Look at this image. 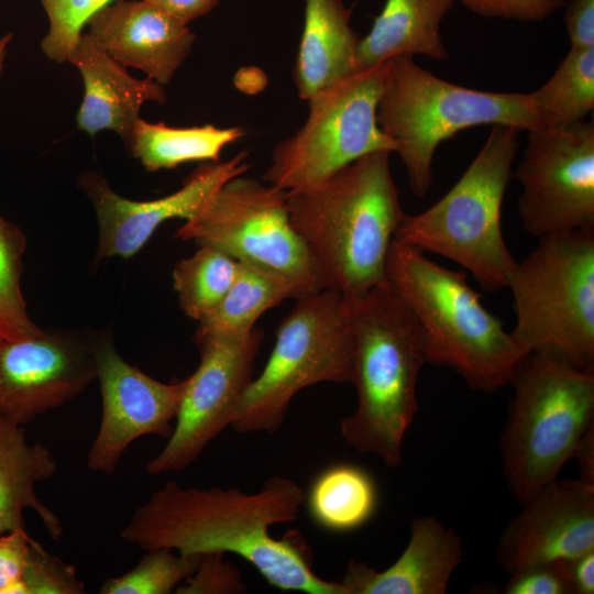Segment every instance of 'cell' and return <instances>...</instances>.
Returning <instances> with one entry per match:
<instances>
[{
    "label": "cell",
    "instance_id": "cell-1",
    "mask_svg": "<svg viewBox=\"0 0 594 594\" xmlns=\"http://www.w3.org/2000/svg\"><path fill=\"white\" fill-rule=\"evenodd\" d=\"M305 493L295 481L280 475L266 479L255 493L238 487H183L169 481L134 510L120 537L144 551L233 553L282 591L346 594L340 581L315 573L311 552L299 532L289 531L282 539L270 534L272 526L297 518Z\"/></svg>",
    "mask_w": 594,
    "mask_h": 594
},
{
    "label": "cell",
    "instance_id": "cell-2",
    "mask_svg": "<svg viewBox=\"0 0 594 594\" xmlns=\"http://www.w3.org/2000/svg\"><path fill=\"white\" fill-rule=\"evenodd\" d=\"M388 151L369 153L324 180L287 191V206L320 279L354 299L387 284L386 260L405 212Z\"/></svg>",
    "mask_w": 594,
    "mask_h": 594
},
{
    "label": "cell",
    "instance_id": "cell-3",
    "mask_svg": "<svg viewBox=\"0 0 594 594\" xmlns=\"http://www.w3.org/2000/svg\"><path fill=\"white\" fill-rule=\"evenodd\" d=\"M352 326L356 407L342 419L340 433L356 451L398 468L418 410V375L427 363L422 337L388 284L352 299Z\"/></svg>",
    "mask_w": 594,
    "mask_h": 594
},
{
    "label": "cell",
    "instance_id": "cell-4",
    "mask_svg": "<svg viewBox=\"0 0 594 594\" xmlns=\"http://www.w3.org/2000/svg\"><path fill=\"white\" fill-rule=\"evenodd\" d=\"M386 280L418 324L427 363L453 370L475 391L493 392L509 383L522 355L464 272L394 239Z\"/></svg>",
    "mask_w": 594,
    "mask_h": 594
},
{
    "label": "cell",
    "instance_id": "cell-5",
    "mask_svg": "<svg viewBox=\"0 0 594 594\" xmlns=\"http://www.w3.org/2000/svg\"><path fill=\"white\" fill-rule=\"evenodd\" d=\"M376 121L394 145L413 194L424 197L433 180L438 146L460 131L508 125L530 131L541 125L530 92H492L443 80L413 57L387 62Z\"/></svg>",
    "mask_w": 594,
    "mask_h": 594
},
{
    "label": "cell",
    "instance_id": "cell-6",
    "mask_svg": "<svg viewBox=\"0 0 594 594\" xmlns=\"http://www.w3.org/2000/svg\"><path fill=\"white\" fill-rule=\"evenodd\" d=\"M520 130L492 125L483 146L453 187L418 215L405 213L395 240L449 258L487 292L506 288L517 261L502 230Z\"/></svg>",
    "mask_w": 594,
    "mask_h": 594
},
{
    "label": "cell",
    "instance_id": "cell-7",
    "mask_svg": "<svg viewBox=\"0 0 594 594\" xmlns=\"http://www.w3.org/2000/svg\"><path fill=\"white\" fill-rule=\"evenodd\" d=\"M508 384L514 395L499 450L507 486L521 504L558 477L594 425V372L526 354Z\"/></svg>",
    "mask_w": 594,
    "mask_h": 594
},
{
    "label": "cell",
    "instance_id": "cell-8",
    "mask_svg": "<svg viewBox=\"0 0 594 594\" xmlns=\"http://www.w3.org/2000/svg\"><path fill=\"white\" fill-rule=\"evenodd\" d=\"M512 339L521 355L546 354L594 372V230L550 234L510 273Z\"/></svg>",
    "mask_w": 594,
    "mask_h": 594
},
{
    "label": "cell",
    "instance_id": "cell-9",
    "mask_svg": "<svg viewBox=\"0 0 594 594\" xmlns=\"http://www.w3.org/2000/svg\"><path fill=\"white\" fill-rule=\"evenodd\" d=\"M353 353L352 299L330 289L298 298L231 427L240 433L273 435L301 389L321 382L351 383Z\"/></svg>",
    "mask_w": 594,
    "mask_h": 594
},
{
    "label": "cell",
    "instance_id": "cell-10",
    "mask_svg": "<svg viewBox=\"0 0 594 594\" xmlns=\"http://www.w3.org/2000/svg\"><path fill=\"white\" fill-rule=\"evenodd\" d=\"M387 62L309 98L307 120L273 150L263 182L285 191L298 190L324 180L369 153H394L393 141L376 121Z\"/></svg>",
    "mask_w": 594,
    "mask_h": 594
},
{
    "label": "cell",
    "instance_id": "cell-11",
    "mask_svg": "<svg viewBox=\"0 0 594 594\" xmlns=\"http://www.w3.org/2000/svg\"><path fill=\"white\" fill-rule=\"evenodd\" d=\"M175 237L274 270L292 279L302 296L322 289L292 224L287 191L265 182L242 175L231 178Z\"/></svg>",
    "mask_w": 594,
    "mask_h": 594
},
{
    "label": "cell",
    "instance_id": "cell-12",
    "mask_svg": "<svg viewBox=\"0 0 594 594\" xmlns=\"http://www.w3.org/2000/svg\"><path fill=\"white\" fill-rule=\"evenodd\" d=\"M516 177L518 216L537 239L594 230V123L580 121L527 131Z\"/></svg>",
    "mask_w": 594,
    "mask_h": 594
},
{
    "label": "cell",
    "instance_id": "cell-13",
    "mask_svg": "<svg viewBox=\"0 0 594 594\" xmlns=\"http://www.w3.org/2000/svg\"><path fill=\"white\" fill-rule=\"evenodd\" d=\"M193 341L200 362L186 378L166 444L145 465L151 475L187 469L226 427L231 426L240 400L253 380L263 331L254 327L233 336H194Z\"/></svg>",
    "mask_w": 594,
    "mask_h": 594
},
{
    "label": "cell",
    "instance_id": "cell-14",
    "mask_svg": "<svg viewBox=\"0 0 594 594\" xmlns=\"http://www.w3.org/2000/svg\"><path fill=\"white\" fill-rule=\"evenodd\" d=\"M102 411L87 455L88 469L112 474L129 446L146 435L168 438L186 387V378L160 382L128 363L112 337L92 339Z\"/></svg>",
    "mask_w": 594,
    "mask_h": 594
},
{
    "label": "cell",
    "instance_id": "cell-15",
    "mask_svg": "<svg viewBox=\"0 0 594 594\" xmlns=\"http://www.w3.org/2000/svg\"><path fill=\"white\" fill-rule=\"evenodd\" d=\"M92 339L43 330L0 341V414L25 426L85 392L97 380Z\"/></svg>",
    "mask_w": 594,
    "mask_h": 594
},
{
    "label": "cell",
    "instance_id": "cell-16",
    "mask_svg": "<svg viewBox=\"0 0 594 594\" xmlns=\"http://www.w3.org/2000/svg\"><path fill=\"white\" fill-rule=\"evenodd\" d=\"M249 167L245 151L224 162H207L187 176L176 191L145 201L120 196L99 174H84L80 184L95 207L99 224L97 258L132 257L161 224L170 219H193L223 184Z\"/></svg>",
    "mask_w": 594,
    "mask_h": 594
},
{
    "label": "cell",
    "instance_id": "cell-17",
    "mask_svg": "<svg viewBox=\"0 0 594 594\" xmlns=\"http://www.w3.org/2000/svg\"><path fill=\"white\" fill-rule=\"evenodd\" d=\"M521 505L496 546V560L508 574L594 549V484L557 477Z\"/></svg>",
    "mask_w": 594,
    "mask_h": 594
},
{
    "label": "cell",
    "instance_id": "cell-18",
    "mask_svg": "<svg viewBox=\"0 0 594 594\" xmlns=\"http://www.w3.org/2000/svg\"><path fill=\"white\" fill-rule=\"evenodd\" d=\"M88 37L123 66L169 84L191 52L195 33L146 0H116L86 24Z\"/></svg>",
    "mask_w": 594,
    "mask_h": 594
},
{
    "label": "cell",
    "instance_id": "cell-19",
    "mask_svg": "<svg viewBox=\"0 0 594 594\" xmlns=\"http://www.w3.org/2000/svg\"><path fill=\"white\" fill-rule=\"evenodd\" d=\"M458 532L435 516L410 522L408 543L387 569L351 560L340 583L346 594H444L462 561Z\"/></svg>",
    "mask_w": 594,
    "mask_h": 594
},
{
    "label": "cell",
    "instance_id": "cell-20",
    "mask_svg": "<svg viewBox=\"0 0 594 594\" xmlns=\"http://www.w3.org/2000/svg\"><path fill=\"white\" fill-rule=\"evenodd\" d=\"M79 70L84 96L78 128L95 136L114 131L128 143L145 102L164 103L165 89L151 78L138 79L82 33L69 61Z\"/></svg>",
    "mask_w": 594,
    "mask_h": 594
},
{
    "label": "cell",
    "instance_id": "cell-21",
    "mask_svg": "<svg viewBox=\"0 0 594 594\" xmlns=\"http://www.w3.org/2000/svg\"><path fill=\"white\" fill-rule=\"evenodd\" d=\"M360 37L343 0H305L304 26L294 67L297 95H314L359 72Z\"/></svg>",
    "mask_w": 594,
    "mask_h": 594
},
{
    "label": "cell",
    "instance_id": "cell-22",
    "mask_svg": "<svg viewBox=\"0 0 594 594\" xmlns=\"http://www.w3.org/2000/svg\"><path fill=\"white\" fill-rule=\"evenodd\" d=\"M57 470L51 449L26 440L24 426L0 414V535L24 528L23 513L32 508L48 536L59 540L63 525L37 497L35 484Z\"/></svg>",
    "mask_w": 594,
    "mask_h": 594
},
{
    "label": "cell",
    "instance_id": "cell-23",
    "mask_svg": "<svg viewBox=\"0 0 594 594\" xmlns=\"http://www.w3.org/2000/svg\"><path fill=\"white\" fill-rule=\"evenodd\" d=\"M452 0H386L370 32L359 41V72L398 57L448 58L440 28Z\"/></svg>",
    "mask_w": 594,
    "mask_h": 594
},
{
    "label": "cell",
    "instance_id": "cell-24",
    "mask_svg": "<svg viewBox=\"0 0 594 594\" xmlns=\"http://www.w3.org/2000/svg\"><path fill=\"white\" fill-rule=\"evenodd\" d=\"M300 288L287 276L252 262L239 261L238 273L218 307L194 336L216 337L248 332L268 309L287 298H300Z\"/></svg>",
    "mask_w": 594,
    "mask_h": 594
},
{
    "label": "cell",
    "instance_id": "cell-25",
    "mask_svg": "<svg viewBox=\"0 0 594 594\" xmlns=\"http://www.w3.org/2000/svg\"><path fill=\"white\" fill-rule=\"evenodd\" d=\"M377 486L363 468L332 464L322 470L305 493L311 520L331 532H348L364 526L376 512Z\"/></svg>",
    "mask_w": 594,
    "mask_h": 594
},
{
    "label": "cell",
    "instance_id": "cell-26",
    "mask_svg": "<svg viewBox=\"0 0 594 594\" xmlns=\"http://www.w3.org/2000/svg\"><path fill=\"white\" fill-rule=\"evenodd\" d=\"M244 135L241 127L175 128L140 119L127 144L147 170L156 172L195 161L218 162L221 151Z\"/></svg>",
    "mask_w": 594,
    "mask_h": 594
},
{
    "label": "cell",
    "instance_id": "cell-27",
    "mask_svg": "<svg viewBox=\"0 0 594 594\" xmlns=\"http://www.w3.org/2000/svg\"><path fill=\"white\" fill-rule=\"evenodd\" d=\"M530 96L542 127L584 121L594 109V47L570 48L553 75Z\"/></svg>",
    "mask_w": 594,
    "mask_h": 594
},
{
    "label": "cell",
    "instance_id": "cell-28",
    "mask_svg": "<svg viewBox=\"0 0 594 594\" xmlns=\"http://www.w3.org/2000/svg\"><path fill=\"white\" fill-rule=\"evenodd\" d=\"M179 261L173 271L174 289L186 316L202 321L221 302L238 273L239 261L210 245Z\"/></svg>",
    "mask_w": 594,
    "mask_h": 594
},
{
    "label": "cell",
    "instance_id": "cell-29",
    "mask_svg": "<svg viewBox=\"0 0 594 594\" xmlns=\"http://www.w3.org/2000/svg\"><path fill=\"white\" fill-rule=\"evenodd\" d=\"M25 235L0 215V341L35 337L43 329L30 318L21 292Z\"/></svg>",
    "mask_w": 594,
    "mask_h": 594
},
{
    "label": "cell",
    "instance_id": "cell-30",
    "mask_svg": "<svg viewBox=\"0 0 594 594\" xmlns=\"http://www.w3.org/2000/svg\"><path fill=\"white\" fill-rule=\"evenodd\" d=\"M139 563L116 578H108L101 594H169L196 570L200 556H185L162 548L146 550Z\"/></svg>",
    "mask_w": 594,
    "mask_h": 594
},
{
    "label": "cell",
    "instance_id": "cell-31",
    "mask_svg": "<svg viewBox=\"0 0 594 594\" xmlns=\"http://www.w3.org/2000/svg\"><path fill=\"white\" fill-rule=\"evenodd\" d=\"M48 18V32L41 43L44 54L68 62L87 22L114 0H40Z\"/></svg>",
    "mask_w": 594,
    "mask_h": 594
},
{
    "label": "cell",
    "instance_id": "cell-32",
    "mask_svg": "<svg viewBox=\"0 0 594 594\" xmlns=\"http://www.w3.org/2000/svg\"><path fill=\"white\" fill-rule=\"evenodd\" d=\"M84 582L74 565L50 553L32 538L18 594H82Z\"/></svg>",
    "mask_w": 594,
    "mask_h": 594
},
{
    "label": "cell",
    "instance_id": "cell-33",
    "mask_svg": "<svg viewBox=\"0 0 594 594\" xmlns=\"http://www.w3.org/2000/svg\"><path fill=\"white\" fill-rule=\"evenodd\" d=\"M246 591L240 571L226 553L209 552L200 556L195 572L175 591L177 594H239Z\"/></svg>",
    "mask_w": 594,
    "mask_h": 594
},
{
    "label": "cell",
    "instance_id": "cell-34",
    "mask_svg": "<svg viewBox=\"0 0 594 594\" xmlns=\"http://www.w3.org/2000/svg\"><path fill=\"white\" fill-rule=\"evenodd\" d=\"M506 594H573L566 559L526 566L510 574Z\"/></svg>",
    "mask_w": 594,
    "mask_h": 594
},
{
    "label": "cell",
    "instance_id": "cell-35",
    "mask_svg": "<svg viewBox=\"0 0 594 594\" xmlns=\"http://www.w3.org/2000/svg\"><path fill=\"white\" fill-rule=\"evenodd\" d=\"M474 14L519 22H540L563 8L565 0H452Z\"/></svg>",
    "mask_w": 594,
    "mask_h": 594
},
{
    "label": "cell",
    "instance_id": "cell-36",
    "mask_svg": "<svg viewBox=\"0 0 594 594\" xmlns=\"http://www.w3.org/2000/svg\"><path fill=\"white\" fill-rule=\"evenodd\" d=\"M31 540L24 528L0 535V594H18Z\"/></svg>",
    "mask_w": 594,
    "mask_h": 594
},
{
    "label": "cell",
    "instance_id": "cell-37",
    "mask_svg": "<svg viewBox=\"0 0 594 594\" xmlns=\"http://www.w3.org/2000/svg\"><path fill=\"white\" fill-rule=\"evenodd\" d=\"M563 7L570 48L594 47V0H569Z\"/></svg>",
    "mask_w": 594,
    "mask_h": 594
},
{
    "label": "cell",
    "instance_id": "cell-38",
    "mask_svg": "<svg viewBox=\"0 0 594 594\" xmlns=\"http://www.w3.org/2000/svg\"><path fill=\"white\" fill-rule=\"evenodd\" d=\"M185 24L211 12L219 0H146Z\"/></svg>",
    "mask_w": 594,
    "mask_h": 594
},
{
    "label": "cell",
    "instance_id": "cell-39",
    "mask_svg": "<svg viewBox=\"0 0 594 594\" xmlns=\"http://www.w3.org/2000/svg\"><path fill=\"white\" fill-rule=\"evenodd\" d=\"M573 594L594 593V549L566 559Z\"/></svg>",
    "mask_w": 594,
    "mask_h": 594
},
{
    "label": "cell",
    "instance_id": "cell-40",
    "mask_svg": "<svg viewBox=\"0 0 594 594\" xmlns=\"http://www.w3.org/2000/svg\"><path fill=\"white\" fill-rule=\"evenodd\" d=\"M573 458L578 460L580 480L594 484V425L583 435Z\"/></svg>",
    "mask_w": 594,
    "mask_h": 594
},
{
    "label": "cell",
    "instance_id": "cell-41",
    "mask_svg": "<svg viewBox=\"0 0 594 594\" xmlns=\"http://www.w3.org/2000/svg\"><path fill=\"white\" fill-rule=\"evenodd\" d=\"M11 38H12L11 33H8V34H6L3 36H0V74H1V70L3 68L6 54H7V51H8V46L10 44V42H11Z\"/></svg>",
    "mask_w": 594,
    "mask_h": 594
}]
</instances>
